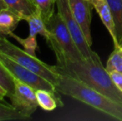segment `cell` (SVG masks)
<instances>
[{"instance_id": "1", "label": "cell", "mask_w": 122, "mask_h": 121, "mask_svg": "<svg viewBox=\"0 0 122 121\" xmlns=\"http://www.w3.org/2000/svg\"><path fill=\"white\" fill-rule=\"evenodd\" d=\"M60 74H66L85 82L91 87L122 105V91L114 84L110 73L96 52L88 58L56 65Z\"/></svg>"}, {"instance_id": "2", "label": "cell", "mask_w": 122, "mask_h": 121, "mask_svg": "<svg viewBox=\"0 0 122 121\" xmlns=\"http://www.w3.org/2000/svg\"><path fill=\"white\" fill-rule=\"evenodd\" d=\"M58 93L68 95L92 106L117 120L122 121V105L80 80L69 75L61 74L56 86Z\"/></svg>"}, {"instance_id": "3", "label": "cell", "mask_w": 122, "mask_h": 121, "mask_svg": "<svg viewBox=\"0 0 122 121\" xmlns=\"http://www.w3.org/2000/svg\"><path fill=\"white\" fill-rule=\"evenodd\" d=\"M46 26L50 32V37L46 41L56 55L57 65L84 58L59 13H54L46 22Z\"/></svg>"}, {"instance_id": "4", "label": "cell", "mask_w": 122, "mask_h": 121, "mask_svg": "<svg viewBox=\"0 0 122 121\" xmlns=\"http://www.w3.org/2000/svg\"><path fill=\"white\" fill-rule=\"evenodd\" d=\"M0 52L18 64L47 79L54 86L57 83L61 74L57 71L56 66L46 64L37 57L27 53L25 50L20 49L3 36H0Z\"/></svg>"}, {"instance_id": "5", "label": "cell", "mask_w": 122, "mask_h": 121, "mask_svg": "<svg viewBox=\"0 0 122 121\" xmlns=\"http://www.w3.org/2000/svg\"><path fill=\"white\" fill-rule=\"evenodd\" d=\"M0 61L8 70V72L12 75V76L14 78V80L28 85L36 91L46 90V91L58 93L52 83L31 70L18 64L13 59L7 57L5 54L2 53L1 52H0Z\"/></svg>"}, {"instance_id": "6", "label": "cell", "mask_w": 122, "mask_h": 121, "mask_svg": "<svg viewBox=\"0 0 122 121\" xmlns=\"http://www.w3.org/2000/svg\"><path fill=\"white\" fill-rule=\"evenodd\" d=\"M56 6L57 8V13L61 15L64 23H66L74 42L76 44L83 57H90L94 53V51L92 50L91 46L86 39L83 31L73 16L68 0H56Z\"/></svg>"}, {"instance_id": "7", "label": "cell", "mask_w": 122, "mask_h": 121, "mask_svg": "<svg viewBox=\"0 0 122 121\" xmlns=\"http://www.w3.org/2000/svg\"><path fill=\"white\" fill-rule=\"evenodd\" d=\"M14 83V92L9 97L11 105L24 116L30 119L39 106L36 96V90L17 80H15Z\"/></svg>"}, {"instance_id": "8", "label": "cell", "mask_w": 122, "mask_h": 121, "mask_svg": "<svg viewBox=\"0 0 122 121\" xmlns=\"http://www.w3.org/2000/svg\"><path fill=\"white\" fill-rule=\"evenodd\" d=\"M71 13L79 23L87 42L92 47V37L91 33L92 9L93 5L89 0H68Z\"/></svg>"}, {"instance_id": "9", "label": "cell", "mask_w": 122, "mask_h": 121, "mask_svg": "<svg viewBox=\"0 0 122 121\" xmlns=\"http://www.w3.org/2000/svg\"><path fill=\"white\" fill-rule=\"evenodd\" d=\"M93 8L97 12L101 22L105 25V27L106 28L108 32L111 35V38L113 40V42H114L115 48H120V44L118 42L117 37H116V26H115L114 18H113L112 13H111V9H110L106 1L94 4Z\"/></svg>"}, {"instance_id": "10", "label": "cell", "mask_w": 122, "mask_h": 121, "mask_svg": "<svg viewBox=\"0 0 122 121\" xmlns=\"http://www.w3.org/2000/svg\"><path fill=\"white\" fill-rule=\"evenodd\" d=\"M7 8L18 15L22 20H27L31 15L37 13L32 0H3Z\"/></svg>"}, {"instance_id": "11", "label": "cell", "mask_w": 122, "mask_h": 121, "mask_svg": "<svg viewBox=\"0 0 122 121\" xmlns=\"http://www.w3.org/2000/svg\"><path fill=\"white\" fill-rule=\"evenodd\" d=\"M22 18L8 8L0 11V36H9L16 29Z\"/></svg>"}, {"instance_id": "12", "label": "cell", "mask_w": 122, "mask_h": 121, "mask_svg": "<svg viewBox=\"0 0 122 121\" xmlns=\"http://www.w3.org/2000/svg\"><path fill=\"white\" fill-rule=\"evenodd\" d=\"M57 94L46 90H37L36 96L39 107L47 111H51L58 106H63V103Z\"/></svg>"}, {"instance_id": "13", "label": "cell", "mask_w": 122, "mask_h": 121, "mask_svg": "<svg viewBox=\"0 0 122 121\" xmlns=\"http://www.w3.org/2000/svg\"><path fill=\"white\" fill-rule=\"evenodd\" d=\"M26 21L28 23L29 27V35L37 37V35H41L46 40L50 37V32L47 30L46 23L41 15L37 13L31 15Z\"/></svg>"}, {"instance_id": "14", "label": "cell", "mask_w": 122, "mask_h": 121, "mask_svg": "<svg viewBox=\"0 0 122 121\" xmlns=\"http://www.w3.org/2000/svg\"><path fill=\"white\" fill-rule=\"evenodd\" d=\"M112 13L119 44L122 42V0H106Z\"/></svg>"}, {"instance_id": "15", "label": "cell", "mask_w": 122, "mask_h": 121, "mask_svg": "<svg viewBox=\"0 0 122 121\" xmlns=\"http://www.w3.org/2000/svg\"><path fill=\"white\" fill-rule=\"evenodd\" d=\"M29 120L17 110L12 105L0 101V121L5 120Z\"/></svg>"}, {"instance_id": "16", "label": "cell", "mask_w": 122, "mask_h": 121, "mask_svg": "<svg viewBox=\"0 0 122 121\" xmlns=\"http://www.w3.org/2000/svg\"><path fill=\"white\" fill-rule=\"evenodd\" d=\"M37 7L38 13L41 15L44 22H47L54 14V8L56 5V0H32Z\"/></svg>"}, {"instance_id": "17", "label": "cell", "mask_w": 122, "mask_h": 121, "mask_svg": "<svg viewBox=\"0 0 122 121\" xmlns=\"http://www.w3.org/2000/svg\"><path fill=\"white\" fill-rule=\"evenodd\" d=\"M14 78L0 61V85L8 92V97H10L14 92Z\"/></svg>"}, {"instance_id": "18", "label": "cell", "mask_w": 122, "mask_h": 121, "mask_svg": "<svg viewBox=\"0 0 122 121\" xmlns=\"http://www.w3.org/2000/svg\"><path fill=\"white\" fill-rule=\"evenodd\" d=\"M106 69L108 72L117 71L122 73V50L115 48L106 62Z\"/></svg>"}, {"instance_id": "19", "label": "cell", "mask_w": 122, "mask_h": 121, "mask_svg": "<svg viewBox=\"0 0 122 121\" xmlns=\"http://www.w3.org/2000/svg\"><path fill=\"white\" fill-rule=\"evenodd\" d=\"M9 37H13L17 42H19L23 47L24 50L27 53L36 57V50H37V43L36 37L28 35V37H27L26 38H22V37L15 35L13 32H12V33L10 34Z\"/></svg>"}, {"instance_id": "20", "label": "cell", "mask_w": 122, "mask_h": 121, "mask_svg": "<svg viewBox=\"0 0 122 121\" xmlns=\"http://www.w3.org/2000/svg\"><path fill=\"white\" fill-rule=\"evenodd\" d=\"M110 76L116 87L122 91V73L117 72V71H112V72H110Z\"/></svg>"}, {"instance_id": "21", "label": "cell", "mask_w": 122, "mask_h": 121, "mask_svg": "<svg viewBox=\"0 0 122 121\" xmlns=\"http://www.w3.org/2000/svg\"><path fill=\"white\" fill-rule=\"evenodd\" d=\"M6 96H8V92L0 85V101H3Z\"/></svg>"}, {"instance_id": "22", "label": "cell", "mask_w": 122, "mask_h": 121, "mask_svg": "<svg viewBox=\"0 0 122 121\" xmlns=\"http://www.w3.org/2000/svg\"><path fill=\"white\" fill-rule=\"evenodd\" d=\"M4 8H7L6 3H4L3 0H0V11L3 10V9H4Z\"/></svg>"}, {"instance_id": "23", "label": "cell", "mask_w": 122, "mask_h": 121, "mask_svg": "<svg viewBox=\"0 0 122 121\" xmlns=\"http://www.w3.org/2000/svg\"><path fill=\"white\" fill-rule=\"evenodd\" d=\"M91 3H92V5L94 4H97V3H101V2H104V1H106V0H89Z\"/></svg>"}, {"instance_id": "24", "label": "cell", "mask_w": 122, "mask_h": 121, "mask_svg": "<svg viewBox=\"0 0 122 121\" xmlns=\"http://www.w3.org/2000/svg\"><path fill=\"white\" fill-rule=\"evenodd\" d=\"M120 49L122 50V42H121V44H120Z\"/></svg>"}]
</instances>
